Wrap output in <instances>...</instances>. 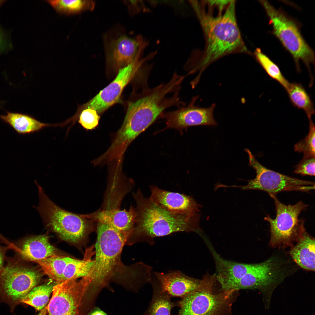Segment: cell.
Here are the masks:
<instances>
[{"mask_svg":"<svg viewBox=\"0 0 315 315\" xmlns=\"http://www.w3.org/2000/svg\"><path fill=\"white\" fill-rule=\"evenodd\" d=\"M193 6L205 36L206 45L200 59L192 63V74H197L199 80L202 74L211 64L225 55L236 52H247L235 16V1L231 0L223 14L214 17L206 13L198 3Z\"/></svg>","mask_w":315,"mask_h":315,"instance_id":"cell-1","label":"cell"},{"mask_svg":"<svg viewBox=\"0 0 315 315\" xmlns=\"http://www.w3.org/2000/svg\"><path fill=\"white\" fill-rule=\"evenodd\" d=\"M132 195L136 217L131 243L144 242L152 245L156 237L178 232H200L199 213L172 212L145 197L140 189Z\"/></svg>","mask_w":315,"mask_h":315,"instance_id":"cell-2","label":"cell"},{"mask_svg":"<svg viewBox=\"0 0 315 315\" xmlns=\"http://www.w3.org/2000/svg\"><path fill=\"white\" fill-rule=\"evenodd\" d=\"M173 89L163 83L146 91L145 94L129 103L123 124L113 142L118 150L125 152L131 142L147 128L167 108L176 106L175 97H166Z\"/></svg>","mask_w":315,"mask_h":315,"instance_id":"cell-3","label":"cell"},{"mask_svg":"<svg viewBox=\"0 0 315 315\" xmlns=\"http://www.w3.org/2000/svg\"><path fill=\"white\" fill-rule=\"evenodd\" d=\"M96 256L91 272L83 277L94 300L97 294L108 285L114 274L126 236L107 225L97 223Z\"/></svg>","mask_w":315,"mask_h":315,"instance_id":"cell-4","label":"cell"},{"mask_svg":"<svg viewBox=\"0 0 315 315\" xmlns=\"http://www.w3.org/2000/svg\"><path fill=\"white\" fill-rule=\"evenodd\" d=\"M39 203L34 208L45 226L61 239L77 243L85 239L94 229V223L83 214H76L60 207L46 194L36 182Z\"/></svg>","mask_w":315,"mask_h":315,"instance_id":"cell-5","label":"cell"},{"mask_svg":"<svg viewBox=\"0 0 315 315\" xmlns=\"http://www.w3.org/2000/svg\"><path fill=\"white\" fill-rule=\"evenodd\" d=\"M216 274L206 273L198 286L176 302L178 315H232V307L237 291L221 290L215 293Z\"/></svg>","mask_w":315,"mask_h":315,"instance_id":"cell-6","label":"cell"},{"mask_svg":"<svg viewBox=\"0 0 315 315\" xmlns=\"http://www.w3.org/2000/svg\"><path fill=\"white\" fill-rule=\"evenodd\" d=\"M272 27L273 32L293 57L297 70L299 71V62L302 61L309 70L310 64L314 63V55L301 34L296 24L283 12L277 10L267 1L261 0Z\"/></svg>","mask_w":315,"mask_h":315,"instance_id":"cell-7","label":"cell"},{"mask_svg":"<svg viewBox=\"0 0 315 315\" xmlns=\"http://www.w3.org/2000/svg\"><path fill=\"white\" fill-rule=\"evenodd\" d=\"M272 198L274 202L276 217L272 219L267 215L264 218L270 226V244L273 247L291 245L305 230L304 220L299 219V216L308 205L301 201L294 205H286L282 203L276 196Z\"/></svg>","mask_w":315,"mask_h":315,"instance_id":"cell-8","label":"cell"},{"mask_svg":"<svg viewBox=\"0 0 315 315\" xmlns=\"http://www.w3.org/2000/svg\"><path fill=\"white\" fill-rule=\"evenodd\" d=\"M15 256L8 258L0 273V296L10 304L20 302L41 277L39 271Z\"/></svg>","mask_w":315,"mask_h":315,"instance_id":"cell-9","label":"cell"},{"mask_svg":"<svg viewBox=\"0 0 315 315\" xmlns=\"http://www.w3.org/2000/svg\"><path fill=\"white\" fill-rule=\"evenodd\" d=\"M245 151L248 154L249 165L256 171V177L248 180L245 186L229 187L262 190L267 192L272 197L284 191L306 192L314 189V182L291 177L268 169L256 160L249 150L245 149Z\"/></svg>","mask_w":315,"mask_h":315,"instance_id":"cell-10","label":"cell"},{"mask_svg":"<svg viewBox=\"0 0 315 315\" xmlns=\"http://www.w3.org/2000/svg\"><path fill=\"white\" fill-rule=\"evenodd\" d=\"M279 267L278 263L273 258L254 264L253 267L233 285L231 290H259L262 294L265 308L268 309L274 290L284 278Z\"/></svg>","mask_w":315,"mask_h":315,"instance_id":"cell-11","label":"cell"},{"mask_svg":"<svg viewBox=\"0 0 315 315\" xmlns=\"http://www.w3.org/2000/svg\"><path fill=\"white\" fill-rule=\"evenodd\" d=\"M82 279L71 278L54 286L52 297L46 307L48 315H77L87 291Z\"/></svg>","mask_w":315,"mask_h":315,"instance_id":"cell-12","label":"cell"},{"mask_svg":"<svg viewBox=\"0 0 315 315\" xmlns=\"http://www.w3.org/2000/svg\"><path fill=\"white\" fill-rule=\"evenodd\" d=\"M146 59L136 61L119 69L115 79L85 104L84 109L91 108L100 114L118 102L124 88L134 77Z\"/></svg>","mask_w":315,"mask_h":315,"instance_id":"cell-13","label":"cell"},{"mask_svg":"<svg viewBox=\"0 0 315 315\" xmlns=\"http://www.w3.org/2000/svg\"><path fill=\"white\" fill-rule=\"evenodd\" d=\"M197 98L194 97L186 107L162 113L160 116L165 120V129L174 128L181 131L191 126L216 125L213 116L216 104L213 103L208 107L196 106L195 104Z\"/></svg>","mask_w":315,"mask_h":315,"instance_id":"cell-14","label":"cell"},{"mask_svg":"<svg viewBox=\"0 0 315 315\" xmlns=\"http://www.w3.org/2000/svg\"><path fill=\"white\" fill-rule=\"evenodd\" d=\"M1 239L15 256L24 260L35 262L57 255L56 249L49 241L47 234L28 237L11 242L2 236Z\"/></svg>","mask_w":315,"mask_h":315,"instance_id":"cell-15","label":"cell"},{"mask_svg":"<svg viewBox=\"0 0 315 315\" xmlns=\"http://www.w3.org/2000/svg\"><path fill=\"white\" fill-rule=\"evenodd\" d=\"M147 44L140 36L132 38L123 35L111 43L108 53V59L113 68L118 71L139 60Z\"/></svg>","mask_w":315,"mask_h":315,"instance_id":"cell-16","label":"cell"},{"mask_svg":"<svg viewBox=\"0 0 315 315\" xmlns=\"http://www.w3.org/2000/svg\"><path fill=\"white\" fill-rule=\"evenodd\" d=\"M149 199L155 203L174 213L190 214L199 213L201 205L191 196L169 192L155 186L150 187Z\"/></svg>","mask_w":315,"mask_h":315,"instance_id":"cell-17","label":"cell"},{"mask_svg":"<svg viewBox=\"0 0 315 315\" xmlns=\"http://www.w3.org/2000/svg\"><path fill=\"white\" fill-rule=\"evenodd\" d=\"M83 215L95 222L105 224L116 229L126 236L128 240L134 230L136 217L135 209L132 206L128 210L100 209L92 213Z\"/></svg>","mask_w":315,"mask_h":315,"instance_id":"cell-18","label":"cell"},{"mask_svg":"<svg viewBox=\"0 0 315 315\" xmlns=\"http://www.w3.org/2000/svg\"><path fill=\"white\" fill-rule=\"evenodd\" d=\"M214 259L217 274L216 281L221 290H230L233 285L253 267L254 264L237 262L225 259L216 252L210 241L204 237Z\"/></svg>","mask_w":315,"mask_h":315,"instance_id":"cell-19","label":"cell"},{"mask_svg":"<svg viewBox=\"0 0 315 315\" xmlns=\"http://www.w3.org/2000/svg\"><path fill=\"white\" fill-rule=\"evenodd\" d=\"M153 276L162 290L171 297L181 298L196 289L200 280L191 277L179 271L164 273L155 272Z\"/></svg>","mask_w":315,"mask_h":315,"instance_id":"cell-20","label":"cell"},{"mask_svg":"<svg viewBox=\"0 0 315 315\" xmlns=\"http://www.w3.org/2000/svg\"><path fill=\"white\" fill-rule=\"evenodd\" d=\"M297 244L290 251L292 258L299 266L305 270H315V239L304 230Z\"/></svg>","mask_w":315,"mask_h":315,"instance_id":"cell-21","label":"cell"},{"mask_svg":"<svg viewBox=\"0 0 315 315\" xmlns=\"http://www.w3.org/2000/svg\"><path fill=\"white\" fill-rule=\"evenodd\" d=\"M153 295L149 305L143 315H171L172 309L176 306L171 297L160 288L154 276L150 283Z\"/></svg>","mask_w":315,"mask_h":315,"instance_id":"cell-22","label":"cell"},{"mask_svg":"<svg viewBox=\"0 0 315 315\" xmlns=\"http://www.w3.org/2000/svg\"><path fill=\"white\" fill-rule=\"evenodd\" d=\"M0 118L18 134H24L38 131L49 125L41 123L32 117L22 113L7 112Z\"/></svg>","mask_w":315,"mask_h":315,"instance_id":"cell-23","label":"cell"},{"mask_svg":"<svg viewBox=\"0 0 315 315\" xmlns=\"http://www.w3.org/2000/svg\"><path fill=\"white\" fill-rule=\"evenodd\" d=\"M286 90L292 105L304 111L308 119H311L314 113L313 103L302 85L298 83H290Z\"/></svg>","mask_w":315,"mask_h":315,"instance_id":"cell-24","label":"cell"},{"mask_svg":"<svg viewBox=\"0 0 315 315\" xmlns=\"http://www.w3.org/2000/svg\"><path fill=\"white\" fill-rule=\"evenodd\" d=\"M69 257L54 255L36 261L45 274L60 283Z\"/></svg>","mask_w":315,"mask_h":315,"instance_id":"cell-25","label":"cell"},{"mask_svg":"<svg viewBox=\"0 0 315 315\" xmlns=\"http://www.w3.org/2000/svg\"><path fill=\"white\" fill-rule=\"evenodd\" d=\"M57 12L60 14L71 15L85 10H92L95 6L93 1L86 0H47Z\"/></svg>","mask_w":315,"mask_h":315,"instance_id":"cell-26","label":"cell"},{"mask_svg":"<svg viewBox=\"0 0 315 315\" xmlns=\"http://www.w3.org/2000/svg\"><path fill=\"white\" fill-rule=\"evenodd\" d=\"M94 263L90 259L79 260L69 258L63 274L60 283L67 279L88 276Z\"/></svg>","mask_w":315,"mask_h":315,"instance_id":"cell-27","label":"cell"},{"mask_svg":"<svg viewBox=\"0 0 315 315\" xmlns=\"http://www.w3.org/2000/svg\"><path fill=\"white\" fill-rule=\"evenodd\" d=\"M53 286L46 284L35 287L21 300L20 302L31 306L37 310H42L48 302Z\"/></svg>","mask_w":315,"mask_h":315,"instance_id":"cell-28","label":"cell"},{"mask_svg":"<svg viewBox=\"0 0 315 315\" xmlns=\"http://www.w3.org/2000/svg\"><path fill=\"white\" fill-rule=\"evenodd\" d=\"M255 55L257 61L269 76L278 82L286 90L290 83L285 78L277 65L263 54L260 49L256 50Z\"/></svg>","mask_w":315,"mask_h":315,"instance_id":"cell-29","label":"cell"},{"mask_svg":"<svg viewBox=\"0 0 315 315\" xmlns=\"http://www.w3.org/2000/svg\"><path fill=\"white\" fill-rule=\"evenodd\" d=\"M309 120V131L308 135L294 146L295 151L302 153L304 158L315 157V126L312 119Z\"/></svg>","mask_w":315,"mask_h":315,"instance_id":"cell-30","label":"cell"},{"mask_svg":"<svg viewBox=\"0 0 315 315\" xmlns=\"http://www.w3.org/2000/svg\"><path fill=\"white\" fill-rule=\"evenodd\" d=\"M100 118L96 111L87 108L84 109L81 113L79 123L86 129L92 130L98 125Z\"/></svg>","mask_w":315,"mask_h":315,"instance_id":"cell-31","label":"cell"},{"mask_svg":"<svg viewBox=\"0 0 315 315\" xmlns=\"http://www.w3.org/2000/svg\"><path fill=\"white\" fill-rule=\"evenodd\" d=\"M315 157L303 158L295 166L294 173L303 176L315 175Z\"/></svg>","mask_w":315,"mask_h":315,"instance_id":"cell-32","label":"cell"},{"mask_svg":"<svg viewBox=\"0 0 315 315\" xmlns=\"http://www.w3.org/2000/svg\"><path fill=\"white\" fill-rule=\"evenodd\" d=\"M2 3L0 2V6ZM12 47L9 34L0 26V54L9 51Z\"/></svg>","mask_w":315,"mask_h":315,"instance_id":"cell-33","label":"cell"},{"mask_svg":"<svg viewBox=\"0 0 315 315\" xmlns=\"http://www.w3.org/2000/svg\"><path fill=\"white\" fill-rule=\"evenodd\" d=\"M4 246L0 243V273L3 269L6 263L8 258L6 256L7 251L10 249L9 247Z\"/></svg>","mask_w":315,"mask_h":315,"instance_id":"cell-34","label":"cell"},{"mask_svg":"<svg viewBox=\"0 0 315 315\" xmlns=\"http://www.w3.org/2000/svg\"><path fill=\"white\" fill-rule=\"evenodd\" d=\"M231 0H209L205 1L211 7L214 6L218 7L220 13H221L224 8L228 5Z\"/></svg>","mask_w":315,"mask_h":315,"instance_id":"cell-35","label":"cell"},{"mask_svg":"<svg viewBox=\"0 0 315 315\" xmlns=\"http://www.w3.org/2000/svg\"><path fill=\"white\" fill-rule=\"evenodd\" d=\"M125 3L127 4L128 9L130 14H134L138 11L139 2L138 1H125Z\"/></svg>","mask_w":315,"mask_h":315,"instance_id":"cell-36","label":"cell"},{"mask_svg":"<svg viewBox=\"0 0 315 315\" xmlns=\"http://www.w3.org/2000/svg\"><path fill=\"white\" fill-rule=\"evenodd\" d=\"M89 315H107L106 313L98 307L93 308Z\"/></svg>","mask_w":315,"mask_h":315,"instance_id":"cell-37","label":"cell"},{"mask_svg":"<svg viewBox=\"0 0 315 315\" xmlns=\"http://www.w3.org/2000/svg\"><path fill=\"white\" fill-rule=\"evenodd\" d=\"M47 312L46 307L43 309L37 315H47Z\"/></svg>","mask_w":315,"mask_h":315,"instance_id":"cell-38","label":"cell"},{"mask_svg":"<svg viewBox=\"0 0 315 315\" xmlns=\"http://www.w3.org/2000/svg\"><path fill=\"white\" fill-rule=\"evenodd\" d=\"M2 102H0V106H1V105H2Z\"/></svg>","mask_w":315,"mask_h":315,"instance_id":"cell-39","label":"cell"}]
</instances>
